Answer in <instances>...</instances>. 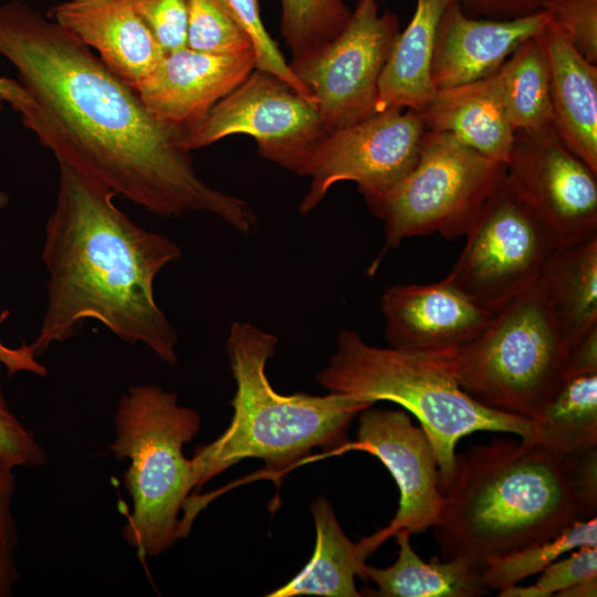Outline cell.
Wrapping results in <instances>:
<instances>
[{
	"instance_id": "19",
	"label": "cell",
	"mask_w": 597,
	"mask_h": 597,
	"mask_svg": "<svg viewBox=\"0 0 597 597\" xmlns=\"http://www.w3.org/2000/svg\"><path fill=\"white\" fill-rule=\"evenodd\" d=\"M538 36L548 65L553 127L565 146L597 174V65L575 49L553 19Z\"/></svg>"
},
{
	"instance_id": "5",
	"label": "cell",
	"mask_w": 597,
	"mask_h": 597,
	"mask_svg": "<svg viewBox=\"0 0 597 597\" xmlns=\"http://www.w3.org/2000/svg\"><path fill=\"white\" fill-rule=\"evenodd\" d=\"M328 391L364 401H391L410 411L428 436L439 468L440 486L452 474L455 446L478 431L527 438L532 419L491 409L465 392L446 359L366 343L342 329L328 365L316 376Z\"/></svg>"
},
{
	"instance_id": "20",
	"label": "cell",
	"mask_w": 597,
	"mask_h": 597,
	"mask_svg": "<svg viewBox=\"0 0 597 597\" xmlns=\"http://www.w3.org/2000/svg\"><path fill=\"white\" fill-rule=\"evenodd\" d=\"M428 130L446 133L481 155L509 161L515 130L507 117L494 73L437 90L420 112Z\"/></svg>"
},
{
	"instance_id": "4",
	"label": "cell",
	"mask_w": 597,
	"mask_h": 597,
	"mask_svg": "<svg viewBox=\"0 0 597 597\" xmlns=\"http://www.w3.org/2000/svg\"><path fill=\"white\" fill-rule=\"evenodd\" d=\"M276 345L275 335L249 322L230 326L226 349L237 387L234 412L221 436L196 448L191 459L198 488L249 458L262 460L272 476H281L314 449L341 452L352 420L375 405L339 392H277L265 373Z\"/></svg>"
},
{
	"instance_id": "10",
	"label": "cell",
	"mask_w": 597,
	"mask_h": 597,
	"mask_svg": "<svg viewBox=\"0 0 597 597\" xmlns=\"http://www.w3.org/2000/svg\"><path fill=\"white\" fill-rule=\"evenodd\" d=\"M326 133L315 103L277 76L254 69L177 143L191 153L231 135H247L262 158L300 176Z\"/></svg>"
},
{
	"instance_id": "35",
	"label": "cell",
	"mask_w": 597,
	"mask_h": 597,
	"mask_svg": "<svg viewBox=\"0 0 597 597\" xmlns=\"http://www.w3.org/2000/svg\"><path fill=\"white\" fill-rule=\"evenodd\" d=\"M547 11L566 30L575 49L597 65V0H554Z\"/></svg>"
},
{
	"instance_id": "15",
	"label": "cell",
	"mask_w": 597,
	"mask_h": 597,
	"mask_svg": "<svg viewBox=\"0 0 597 597\" xmlns=\"http://www.w3.org/2000/svg\"><path fill=\"white\" fill-rule=\"evenodd\" d=\"M380 310L390 347L444 359L476 337L493 315L444 279L389 286Z\"/></svg>"
},
{
	"instance_id": "39",
	"label": "cell",
	"mask_w": 597,
	"mask_h": 597,
	"mask_svg": "<svg viewBox=\"0 0 597 597\" xmlns=\"http://www.w3.org/2000/svg\"><path fill=\"white\" fill-rule=\"evenodd\" d=\"M558 597H596L597 596V577H593L580 582L561 593Z\"/></svg>"
},
{
	"instance_id": "31",
	"label": "cell",
	"mask_w": 597,
	"mask_h": 597,
	"mask_svg": "<svg viewBox=\"0 0 597 597\" xmlns=\"http://www.w3.org/2000/svg\"><path fill=\"white\" fill-rule=\"evenodd\" d=\"M531 586L513 585L500 590V597H548L580 583L597 577V547L585 546L558 558L540 573Z\"/></svg>"
},
{
	"instance_id": "8",
	"label": "cell",
	"mask_w": 597,
	"mask_h": 597,
	"mask_svg": "<svg viewBox=\"0 0 597 597\" xmlns=\"http://www.w3.org/2000/svg\"><path fill=\"white\" fill-rule=\"evenodd\" d=\"M505 178V164L449 134L427 129L410 172L391 189L365 201L384 223L386 250L408 238L432 233L457 239L467 235Z\"/></svg>"
},
{
	"instance_id": "23",
	"label": "cell",
	"mask_w": 597,
	"mask_h": 597,
	"mask_svg": "<svg viewBox=\"0 0 597 597\" xmlns=\"http://www.w3.org/2000/svg\"><path fill=\"white\" fill-rule=\"evenodd\" d=\"M311 512L316 533L311 559L290 582L266 596H362L356 589L355 577L366 580L367 555L359 542H352L345 535L327 499H315Z\"/></svg>"
},
{
	"instance_id": "38",
	"label": "cell",
	"mask_w": 597,
	"mask_h": 597,
	"mask_svg": "<svg viewBox=\"0 0 597 597\" xmlns=\"http://www.w3.org/2000/svg\"><path fill=\"white\" fill-rule=\"evenodd\" d=\"M597 373V328L591 329L570 348L567 378Z\"/></svg>"
},
{
	"instance_id": "27",
	"label": "cell",
	"mask_w": 597,
	"mask_h": 597,
	"mask_svg": "<svg viewBox=\"0 0 597 597\" xmlns=\"http://www.w3.org/2000/svg\"><path fill=\"white\" fill-rule=\"evenodd\" d=\"M585 546L597 547L596 516L577 520L548 540L490 557L481 578L489 589L502 590L540 574L564 554Z\"/></svg>"
},
{
	"instance_id": "7",
	"label": "cell",
	"mask_w": 597,
	"mask_h": 597,
	"mask_svg": "<svg viewBox=\"0 0 597 597\" xmlns=\"http://www.w3.org/2000/svg\"><path fill=\"white\" fill-rule=\"evenodd\" d=\"M569 355V339L534 285L446 362L480 404L535 419L567 379Z\"/></svg>"
},
{
	"instance_id": "14",
	"label": "cell",
	"mask_w": 597,
	"mask_h": 597,
	"mask_svg": "<svg viewBox=\"0 0 597 597\" xmlns=\"http://www.w3.org/2000/svg\"><path fill=\"white\" fill-rule=\"evenodd\" d=\"M358 416L357 440L347 442L341 452L356 450L377 457L391 473L400 495L390 523L359 541L369 556L400 530L413 534L432 528L439 519L442 495L437 458L420 426H415L400 410L371 406Z\"/></svg>"
},
{
	"instance_id": "32",
	"label": "cell",
	"mask_w": 597,
	"mask_h": 597,
	"mask_svg": "<svg viewBox=\"0 0 597 597\" xmlns=\"http://www.w3.org/2000/svg\"><path fill=\"white\" fill-rule=\"evenodd\" d=\"M165 53L187 48L188 0H129Z\"/></svg>"
},
{
	"instance_id": "22",
	"label": "cell",
	"mask_w": 597,
	"mask_h": 597,
	"mask_svg": "<svg viewBox=\"0 0 597 597\" xmlns=\"http://www.w3.org/2000/svg\"><path fill=\"white\" fill-rule=\"evenodd\" d=\"M572 346L597 328V234L556 248L535 284Z\"/></svg>"
},
{
	"instance_id": "34",
	"label": "cell",
	"mask_w": 597,
	"mask_h": 597,
	"mask_svg": "<svg viewBox=\"0 0 597 597\" xmlns=\"http://www.w3.org/2000/svg\"><path fill=\"white\" fill-rule=\"evenodd\" d=\"M17 490L13 469L0 467V597H9L20 578L15 562L19 532L12 501Z\"/></svg>"
},
{
	"instance_id": "33",
	"label": "cell",
	"mask_w": 597,
	"mask_h": 597,
	"mask_svg": "<svg viewBox=\"0 0 597 597\" xmlns=\"http://www.w3.org/2000/svg\"><path fill=\"white\" fill-rule=\"evenodd\" d=\"M48 461L44 448L10 409L0 380V467H39Z\"/></svg>"
},
{
	"instance_id": "3",
	"label": "cell",
	"mask_w": 597,
	"mask_h": 597,
	"mask_svg": "<svg viewBox=\"0 0 597 597\" xmlns=\"http://www.w3.org/2000/svg\"><path fill=\"white\" fill-rule=\"evenodd\" d=\"M432 526L441 559L480 574L493 556L548 540L580 506L563 461L522 439L495 438L455 455Z\"/></svg>"
},
{
	"instance_id": "28",
	"label": "cell",
	"mask_w": 597,
	"mask_h": 597,
	"mask_svg": "<svg viewBox=\"0 0 597 597\" xmlns=\"http://www.w3.org/2000/svg\"><path fill=\"white\" fill-rule=\"evenodd\" d=\"M280 31L298 60L332 41L348 22L352 10L345 0H280Z\"/></svg>"
},
{
	"instance_id": "18",
	"label": "cell",
	"mask_w": 597,
	"mask_h": 597,
	"mask_svg": "<svg viewBox=\"0 0 597 597\" xmlns=\"http://www.w3.org/2000/svg\"><path fill=\"white\" fill-rule=\"evenodd\" d=\"M46 15L135 91L165 54L129 0H66Z\"/></svg>"
},
{
	"instance_id": "37",
	"label": "cell",
	"mask_w": 597,
	"mask_h": 597,
	"mask_svg": "<svg viewBox=\"0 0 597 597\" xmlns=\"http://www.w3.org/2000/svg\"><path fill=\"white\" fill-rule=\"evenodd\" d=\"M465 13L489 19H512L547 11L554 0H458Z\"/></svg>"
},
{
	"instance_id": "21",
	"label": "cell",
	"mask_w": 597,
	"mask_h": 597,
	"mask_svg": "<svg viewBox=\"0 0 597 597\" xmlns=\"http://www.w3.org/2000/svg\"><path fill=\"white\" fill-rule=\"evenodd\" d=\"M452 0H416L412 18L399 31L378 81L376 113L389 108L422 112L432 100V63L442 14Z\"/></svg>"
},
{
	"instance_id": "26",
	"label": "cell",
	"mask_w": 597,
	"mask_h": 597,
	"mask_svg": "<svg viewBox=\"0 0 597 597\" xmlns=\"http://www.w3.org/2000/svg\"><path fill=\"white\" fill-rule=\"evenodd\" d=\"M538 34L521 44L494 73L515 132L553 126L548 65Z\"/></svg>"
},
{
	"instance_id": "30",
	"label": "cell",
	"mask_w": 597,
	"mask_h": 597,
	"mask_svg": "<svg viewBox=\"0 0 597 597\" xmlns=\"http://www.w3.org/2000/svg\"><path fill=\"white\" fill-rule=\"evenodd\" d=\"M228 11L250 38L255 69L269 72L316 104L314 95L293 73L261 18L259 0H222Z\"/></svg>"
},
{
	"instance_id": "24",
	"label": "cell",
	"mask_w": 597,
	"mask_h": 597,
	"mask_svg": "<svg viewBox=\"0 0 597 597\" xmlns=\"http://www.w3.org/2000/svg\"><path fill=\"white\" fill-rule=\"evenodd\" d=\"M410 533L398 531V557L385 568L366 565V580L377 590L366 595L379 597H478L489 594L481 574L463 559L443 561L437 556L425 562L410 544Z\"/></svg>"
},
{
	"instance_id": "1",
	"label": "cell",
	"mask_w": 597,
	"mask_h": 597,
	"mask_svg": "<svg viewBox=\"0 0 597 597\" xmlns=\"http://www.w3.org/2000/svg\"><path fill=\"white\" fill-rule=\"evenodd\" d=\"M0 54L18 71L8 101L64 163L146 210L211 213L243 234L258 217L242 198L202 180L181 133L158 122L93 50L21 2L0 4Z\"/></svg>"
},
{
	"instance_id": "40",
	"label": "cell",
	"mask_w": 597,
	"mask_h": 597,
	"mask_svg": "<svg viewBox=\"0 0 597 597\" xmlns=\"http://www.w3.org/2000/svg\"><path fill=\"white\" fill-rule=\"evenodd\" d=\"M14 86V80L0 77V109L2 102H7Z\"/></svg>"
},
{
	"instance_id": "25",
	"label": "cell",
	"mask_w": 597,
	"mask_h": 597,
	"mask_svg": "<svg viewBox=\"0 0 597 597\" xmlns=\"http://www.w3.org/2000/svg\"><path fill=\"white\" fill-rule=\"evenodd\" d=\"M522 440L559 461L596 448L597 373L567 378Z\"/></svg>"
},
{
	"instance_id": "9",
	"label": "cell",
	"mask_w": 597,
	"mask_h": 597,
	"mask_svg": "<svg viewBox=\"0 0 597 597\" xmlns=\"http://www.w3.org/2000/svg\"><path fill=\"white\" fill-rule=\"evenodd\" d=\"M464 238V248L444 280L492 313L532 289L557 248L507 178Z\"/></svg>"
},
{
	"instance_id": "11",
	"label": "cell",
	"mask_w": 597,
	"mask_h": 597,
	"mask_svg": "<svg viewBox=\"0 0 597 597\" xmlns=\"http://www.w3.org/2000/svg\"><path fill=\"white\" fill-rule=\"evenodd\" d=\"M399 31L396 13L380 12L377 0H357L332 41L289 62L314 95L327 132L376 113L379 76Z\"/></svg>"
},
{
	"instance_id": "13",
	"label": "cell",
	"mask_w": 597,
	"mask_h": 597,
	"mask_svg": "<svg viewBox=\"0 0 597 597\" xmlns=\"http://www.w3.org/2000/svg\"><path fill=\"white\" fill-rule=\"evenodd\" d=\"M596 177L553 126L515 132L506 178L557 248L597 234Z\"/></svg>"
},
{
	"instance_id": "29",
	"label": "cell",
	"mask_w": 597,
	"mask_h": 597,
	"mask_svg": "<svg viewBox=\"0 0 597 597\" xmlns=\"http://www.w3.org/2000/svg\"><path fill=\"white\" fill-rule=\"evenodd\" d=\"M187 48L216 55L253 50L250 38L222 0H188Z\"/></svg>"
},
{
	"instance_id": "17",
	"label": "cell",
	"mask_w": 597,
	"mask_h": 597,
	"mask_svg": "<svg viewBox=\"0 0 597 597\" xmlns=\"http://www.w3.org/2000/svg\"><path fill=\"white\" fill-rule=\"evenodd\" d=\"M552 19L540 11L512 19L475 18L452 0L440 20L432 63L437 90L488 77Z\"/></svg>"
},
{
	"instance_id": "36",
	"label": "cell",
	"mask_w": 597,
	"mask_h": 597,
	"mask_svg": "<svg viewBox=\"0 0 597 597\" xmlns=\"http://www.w3.org/2000/svg\"><path fill=\"white\" fill-rule=\"evenodd\" d=\"M575 490L583 520L595 516L597 507V451L596 448L563 460Z\"/></svg>"
},
{
	"instance_id": "12",
	"label": "cell",
	"mask_w": 597,
	"mask_h": 597,
	"mask_svg": "<svg viewBox=\"0 0 597 597\" xmlns=\"http://www.w3.org/2000/svg\"><path fill=\"white\" fill-rule=\"evenodd\" d=\"M426 130L420 112L389 108L327 132L300 172L311 186L298 212L311 213L341 181L356 182L364 199L391 189L416 165Z\"/></svg>"
},
{
	"instance_id": "16",
	"label": "cell",
	"mask_w": 597,
	"mask_h": 597,
	"mask_svg": "<svg viewBox=\"0 0 597 597\" xmlns=\"http://www.w3.org/2000/svg\"><path fill=\"white\" fill-rule=\"evenodd\" d=\"M254 69L253 50L216 55L184 48L165 53L136 92L158 122L182 134L199 124Z\"/></svg>"
},
{
	"instance_id": "2",
	"label": "cell",
	"mask_w": 597,
	"mask_h": 597,
	"mask_svg": "<svg viewBox=\"0 0 597 597\" xmlns=\"http://www.w3.org/2000/svg\"><path fill=\"white\" fill-rule=\"evenodd\" d=\"M59 168L42 251L48 304L32 354L69 339L82 321L92 318L175 365L178 335L155 300L154 281L181 256L179 247L135 223L106 187L64 163Z\"/></svg>"
},
{
	"instance_id": "6",
	"label": "cell",
	"mask_w": 597,
	"mask_h": 597,
	"mask_svg": "<svg viewBox=\"0 0 597 597\" xmlns=\"http://www.w3.org/2000/svg\"><path fill=\"white\" fill-rule=\"evenodd\" d=\"M200 416L180 406L175 392L155 385L130 386L115 413L111 450L128 460L124 482L133 512L123 530L139 557H156L184 537L178 515L198 489L184 446L199 432Z\"/></svg>"
}]
</instances>
